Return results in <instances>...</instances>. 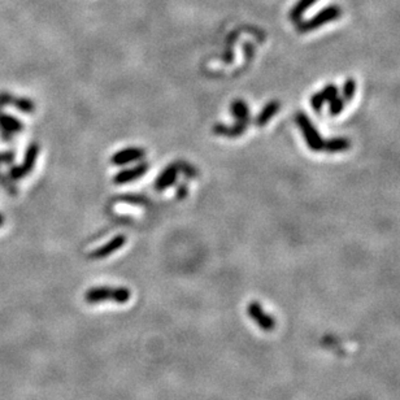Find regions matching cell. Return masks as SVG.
I'll return each instance as SVG.
<instances>
[{"label":"cell","instance_id":"obj_3","mask_svg":"<svg viewBox=\"0 0 400 400\" xmlns=\"http://www.w3.org/2000/svg\"><path fill=\"white\" fill-rule=\"evenodd\" d=\"M39 155V145L38 143H30L26 152H25V159H23V162H21L20 165H15L9 170V173H8V177L11 178L12 181H17V179H21V178H25L31 170H34V165L37 162V159H38Z\"/></svg>","mask_w":400,"mask_h":400},{"label":"cell","instance_id":"obj_14","mask_svg":"<svg viewBox=\"0 0 400 400\" xmlns=\"http://www.w3.org/2000/svg\"><path fill=\"white\" fill-rule=\"evenodd\" d=\"M231 113L235 117L237 121L250 123V108L245 100H234L231 103Z\"/></svg>","mask_w":400,"mask_h":400},{"label":"cell","instance_id":"obj_1","mask_svg":"<svg viewBox=\"0 0 400 400\" xmlns=\"http://www.w3.org/2000/svg\"><path fill=\"white\" fill-rule=\"evenodd\" d=\"M131 298L130 289L128 287H112V286H96L89 289L85 294L87 304H100L104 301H113L116 304H126Z\"/></svg>","mask_w":400,"mask_h":400},{"label":"cell","instance_id":"obj_6","mask_svg":"<svg viewBox=\"0 0 400 400\" xmlns=\"http://www.w3.org/2000/svg\"><path fill=\"white\" fill-rule=\"evenodd\" d=\"M145 155H146V151L143 148L129 147V148H123L121 151L112 155L111 162L117 167H123L133 162H138L145 157Z\"/></svg>","mask_w":400,"mask_h":400},{"label":"cell","instance_id":"obj_9","mask_svg":"<svg viewBox=\"0 0 400 400\" xmlns=\"http://www.w3.org/2000/svg\"><path fill=\"white\" fill-rule=\"evenodd\" d=\"M125 243H126L125 235H121V234L116 235L109 242H107L106 245H103V246L93 251L91 254L89 255V257L90 259H95V260L104 259V257H108V256L117 252L120 248H123L125 246Z\"/></svg>","mask_w":400,"mask_h":400},{"label":"cell","instance_id":"obj_20","mask_svg":"<svg viewBox=\"0 0 400 400\" xmlns=\"http://www.w3.org/2000/svg\"><path fill=\"white\" fill-rule=\"evenodd\" d=\"M323 103H325V99H323V94L316 93L311 96V107L313 108L315 112H321Z\"/></svg>","mask_w":400,"mask_h":400},{"label":"cell","instance_id":"obj_21","mask_svg":"<svg viewBox=\"0 0 400 400\" xmlns=\"http://www.w3.org/2000/svg\"><path fill=\"white\" fill-rule=\"evenodd\" d=\"M13 95L8 91H1L0 93V109L3 107H7V106H11L12 104V100H13Z\"/></svg>","mask_w":400,"mask_h":400},{"label":"cell","instance_id":"obj_7","mask_svg":"<svg viewBox=\"0 0 400 400\" xmlns=\"http://www.w3.org/2000/svg\"><path fill=\"white\" fill-rule=\"evenodd\" d=\"M182 170V164L181 162H174L170 164V167H167L165 170H162L160 176L156 179L155 182V189L157 191H164L168 187L173 185L177 181L178 173Z\"/></svg>","mask_w":400,"mask_h":400},{"label":"cell","instance_id":"obj_2","mask_svg":"<svg viewBox=\"0 0 400 400\" xmlns=\"http://www.w3.org/2000/svg\"><path fill=\"white\" fill-rule=\"evenodd\" d=\"M295 121H296L298 126H299L300 131H301L303 138H304L306 143H307L308 148L311 151H315V152L323 151L325 139L321 137V134L316 129L315 125L309 120V117L304 112H298L296 116H295Z\"/></svg>","mask_w":400,"mask_h":400},{"label":"cell","instance_id":"obj_13","mask_svg":"<svg viewBox=\"0 0 400 400\" xmlns=\"http://www.w3.org/2000/svg\"><path fill=\"white\" fill-rule=\"evenodd\" d=\"M351 148V140L345 137H337V138L326 139L323 142V151H326L329 154H338L345 152Z\"/></svg>","mask_w":400,"mask_h":400},{"label":"cell","instance_id":"obj_11","mask_svg":"<svg viewBox=\"0 0 400 400\" xmlns=\"http://www.w3.org/2000/svg\"><path fill=\"white\" fill-rule=\"evenodd\" d=\"M248 123L243 121H237L233 126H226L223 123H216L213 131L218 135H223L228 138H238L248 128Z\"/></svg>","mask_w":400,"mask_h":400},{"label":"cell","instance_id":"obj_8","mask_svg":"<svg viewBox=\"0 0 400 400\" xmlns=\"http://www.w3.org/2000/svg\"><path fill=\"white\" fill-rule=\"evenodd\" d=\"M148 162H140L138 165L133 167L130 170H123L121 172H118L113 177V182L117 184V185H125V184H129V182H133V181H137L142 176H145L147 172H148Z\"/></svg>","mask_w":400,"mask_h":400},{"label":"cell","instance_id":"obj_23","mask_svg":"<svg viewBox=\"0 0 400 400\" xmlns=\"http://www.w3.org/2000/svg\"><path fill=\"white\" fill-rule=\"evenodd\" d=\"M4 223V218H3V215L0 213V226Z\"/></svg>","mask_w":400,"mask_h":400},{"label":"cell","instance_id":"obj_10","mask_svg":"<svg viewBox=\"0 0 400 400\" xmlns=\"http://www.w3.org/2000/svg\"><path fill=\"white\" fill-rule=\"evenodd\" d=\"M23 130V123L13 116L0 113V134L4 140H11L16 133Z\"/></svg>","mask_w":400,"mask_h":400},{"label":"cell","instance_id":"obj_22","mask_svg":"<svg viewBox=\"0 0 400 400\" xmlns=\"http://www.w3.org/2000/svg\"><path fill=\"white\" fill-rule=\"evenodd\" d=\"M13 157H15V154L11 152V151L1 152V154H0V165H3V164H11V162H13Z\"/></svg>","mask_w":400,"mask_h":400},{"label":"cell","instance_id":"obj_19","mask_svg":"<svg viewBox=\"0 0 400 400\" xmlns=\"http://www.w3.org/2000/svg\"><path fill=\"white\" fill-rule=\"evenodd\" d=\"M323 99L325 101H331V100L335 99V98H338L339 96V90L338 87L335 85H333V84H329V85L325 86L323 89Z\"/></svg>","mask_w":400,"mask_h":400},{"label":"cell","instance_id":"obj_15","mask_svg":"<svg viewBox=\"0 0 400 400\" xmlns=\"http://www.w3.org/2000/svg\"><path fill=\"white\" fill-rule=\"evenodd\" d=\"M13 107L17 108L18 111H21L23 113H31L35 111V104L34 101L28 98H13L12 100V104Z\"/></svg>","mask_w":400,"mask_h":400},{"label":"cell","instance_id":"obj_5","mask_svg":"<svg viewBox=\"0 0 400 400\" xmlns=\"http://www.w3.org/2000/svg\"><path fill=\"white\" fill-rule=\"evenodd\" d=\"M340 15V9L338 7H329L321 11L318 15H316L313 18H311L307 23H298V30L300 33H307L309 30L317 29L320 26H323L325 23L333 21L335 18H338Z\"/></svg>","mask_w":400,"mask_h":400},{"label":"cell","instance_id":"obj_4","mask_svg":"<svg viewBox=\"0 0 400 400\" xmlns=\"http://www.w3.org/2000/svg\"><path fill=\"white\" fill-rule=\"evenodd\" d=\"M247 315L254 320V323L264 331H272L276 329V318L268 315L262 304L256 300H252L247 306Z\"/></svg>","mask_w":400,"mask_h":400},{"label":"cell","instance_id":"obj_17","mask_svg":"<svg viewBox=\"0 0 400 400\" xmlns=\"http://www.w3.org/2000/svg\"><path fill=\"white\" fill-rule=\"evenodd\" d=\"M315 0H300L299 3L295 6V7L291 9V13H290V18L293 21H299L300 17L304 13V11L307 9L311 4H313Z\"/></svg>","mask_w":400,"mask_h":400},{"label":"cell","instance_id":"obj_18","mask_svg":"<svg viewBox=\"0 0 400 400\" xmlns=\"http://www.w3.org/2000/svg\"><path fill=\"white\" fill-rule=\"evenodd\" d=\"M329 113L331 116H338L343 109H345V106H346V101L343 100V98H335L334 100L329 101Z\"/></svg>","mask_w":400,"mask_h":400},{"label":"cell","instance_id":"obj_16","mask_svg":"<svg viewBox=\"0 0 400 400\" xmlns=\"http://www.w3.org/2000/svg\"><path fill=\"white\" fill-rule=\"evenodd\" d=\"M356 89H357V85H356V81L354 78H347L345 81V85H343V89H342V98L345 101H351L354 99L355 94H356Z\"/></svg>","mask_w":400,"mask_h":400},{"label":"cell","instance_id":"obj_12","mask_svg":"<svg viewBox=\"0 0 400 400\" xmlns=\"http://www.w3.org/2000/svg\"><path fill=\"white\" fill-rule=\"evenodd\" d=\"M279 101L278 100H272L270 103H267L265 104V107L262 108V111H260V113L256 116V118H255V123H256V126H259V128H262V126H265L267 123H270V120L276 116L278 111H279Z\"/></svg>","mask_w":400,"mask_h":400}]
</instances>
